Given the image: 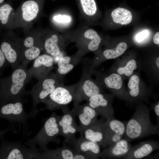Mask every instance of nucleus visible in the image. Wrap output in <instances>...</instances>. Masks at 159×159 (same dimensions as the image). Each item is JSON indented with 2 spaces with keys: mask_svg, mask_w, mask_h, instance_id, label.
Instances as JSON below:
<instances>
[{
  "mask_svg": "<svg viewBox=\"0 0 159 159\" xmlns=\"http://www.w3.org/2000/svg\"><path fill=\"white\" fill-rule=\"evenodd\" d=\"M126 43L120 42L114 49H106L103 52L102 55L107 59H112L117 58L122 55L127 48Z\"/></svg>",
  "mask_w": 159,
  "mask_h": 159,
  "instance_id": "nucleus-30",
  "label": "nucleus"
},
{
  "mask_svg": "<svg viewBox=\"0 0 159 159\" xmlns=\"http://www.w3.org/2000/svg\"><path fill=\"white\" fill-rule=\"evenodd\" d=\"M41 153L36 147L26 148L19 142L2 140L0 159H41Z\"/></svg>",
  "mask_w": 159,
  "mask_h": 159,
  "instance_id": "nucleus-9",
  "label": "nucleus"
},
{
  "mask_svg": "<svg viewBox=\"0 0 159 159\" xmlns=\"http://www.w3.org/2000/svg\"><path fill=\"white\" fill-rule=\"evenodd\" d=\"M131 147L129 141L125 139H122L101 152L99 157L104 159L123 158Z\"/></svg>",
  "mask_w": 159,
  "mask_h": 159,
  "instance_id": "nucleus-22",
  "label": "nucleus"
},
{
  "mask_svg": "<svg viewBox=\"0 0 159 159\" xmlns=\"http://www.w3.org/2000/svg\"><path fill=\"white\" fill-rule=\"evenodd\" d=\"M16 13L9 3L4 2L0 6V29L9 31L16 28Z\"/></svg>",
  "mask_w": 159,
  "mask_h": 159,
  "instance_id": "nucleus-23",
  "label": "nucleus"
},
{
  "mask_svg": "<svg viewBox=\"0 0 159 159\" xmlns=\"http://www.w3.org/2000/svg\"><path fill=\"white\" fill-rule=\"evenodd\" d=\"M46 0H28L22 2L16 11V28L22 29L25 33L42 15Z\"/></svg>",
  "mask_w": 159,
  "mask_h": 159,
  "instance_id": "nucleus-5",
  "label": "nucleus"
},
{
  "mask_svg": "<svg viewBox=\"0 0 159 159\" xmlns=\"http://www.w3.org/2000/svg\"><path fill=\"white\" fill-rule=\"evenodd\" d=\"M153 110L157 118V123H159V102H158L154 106Z\"/></svg>",
  "mask_w": 159,
  "mask_h": 159,
  "instance_id": "nucleus-36",
  "label": "nucleus"
},
{
  "mask_svg": "<svg viewBox=\"0 0 159 159\" xmlns=\"http://www.w3.org/2000/svg\"><path fill=\"white\" fill-rule=\"evenodd\" d=\"M105 123L107 127L109 130L122 137L124 136L126 123H125L113 118L107 119Z\"/></svg>",
  "mask_w": 159,
  "mask_h": 159,
  "instance_id": "nucleus-28",
  "label": "nucleus"
},
{
  "mask_svg": "<svg viewBox=\"0 0 159 159\" xmlns=\"http://www.w3.org/2000/svg\"><path fill=\"white\" fill-rule=\"evenodd\" d=\"M58 11L54 13L50 17L51 22L55 29L62 30L68 27L72 21V17L67 13Z\"/></svg>",
  "mask_w": 159,
  "mask_h": 159,
  "instance_id": "nucleus-26",
  "label": "nucleus"
},
{
  "mask_svg": "<svg viewBox=\"0 0 159 159\" xmlns=\"http://www.w3.org/2000/svg\"><path fill=\"white\" fill-rule=\"evenodd\" d=\"M61 83L56 73L50 72L47 76L38 80L27 93L32 100V106L28 113L30 118H34L39 112L37 107L40 102L43 103L48 96Z\"/></svg>",
  "mask_w": 159,
  "mask_h": 159,
  "instance_id": "nucleus-7",
  "label": "nucleus"
},
{
  "mask_svg": "<svg viewBox=\"0 0 159 159\" xmlns=\"http://www.w3.org/2000/svg\"><path fill=\"white\" fill-rule=\"evenodd\" d=\"M149 32L146 30H143L139 33L136 36V40L138 42H141L148 35Z\"/></svg>",
  "mask_w": 159,
  "mask_h": 159,
  "instance_id": "nucleus-34",
  "label": "nucleus"
},
{
  "mask_svg": "<svg viewBox=\"0 0 159 159\" xmlns=\"http://www.w3.org/2000/svg\"><path fill=\"white\" fill-rule=\"evenodd\" d=\"M150 110L139 105L130 119L126 123L125 138L129 142L151 135L159 134V124L154 125L150 116Z\"/></svg>",
  "mask_w": 159,
  "mask_h": 159,
  "instance_id": "nucleus-2",
  "label": "nucleus"
},
{
  "mask_svg": "<svg viewBox=\"0 0 159 159\" xmlns=\"http://www.w3.org/2000/svg\"><path fill=\"white\" fill-rule=\"evenodd\" d=\"M71 111L79 119V132L95 121L98 115L93 109L86 103L80 105L74 102L73 109Z\"/></svg>",
  "mask_w": 159,
  "mask_h": 159,
  "instance_id": "nucleus-19",
  "label": "nucleus"
},
{
  "mask_svg": "<svg viewBox=\"0 0 159 159\" xmlns=\"http://www.w3.org/2000/svg\"><path fill=\"white\" fill-rule=\"evenodd\" d=\"M4 0H0V6L5 2Z\"/></svg>",
  "mask_w": 159,
  "mask_h": 159,
  "instance_id": "nucleus-39",
  "label": "nucleus"
},
{
  "mask_svg": "<svg viewBox=\"0 0 159 159\" xmlns=\"http://www.w3.org/2000/svg\"><path fill=\"white\" fill-rule=\"evenodd\" d=\"M102 81L105 86L110 89L119 90L122 85V78L119 74L117 73H112L105 77Z\"/></svg>",
  "mask_w": 159,
  "mask_h": 159,
  "instance_id": "nucleus-29",
  "label": "nucleus"
},
{
  "mask_svg": "<svg viewBox=\"0 0 159 159\" xmlns=\"http://www.w3.org/2000/svg\"><path fill=\"white\" fill-rule=\"evenodd\" d=\"M14 127L15 126L14 125H11L6 128L0 130V138L3 137L6 133L9 131L13 130Z\"/></svg>",
  "mask_w": 159,
  "mask_h": 159,
  "instance_id": "nucleus-35",
  "label": "nucleus"
},
{
  "mask_svg": "<svg viewBox=\"0 0 159 159\" xmlns=\"http://www.w3.org/2000/svg\"><path fill=\"white\" fill-rule=\"evenodd\" d=\"M24 102H12L1 105L0 107V118L8 120L11 125H22L24 133L27 132L29 126L27 120L29 116L25 111Z\"/></svg>",
  "mask_w": 159,
  "mask_h": 159,
  "instance_id": "nucleus-11",
  "label": "nucleus"
},
{
  "mask_svg": "<svg viewBox=\"0 0 159 159\" xmlns=\"http://www.w3.org/2000/svg\"><path fill=\"white\" fill-rule=\"evenodd\" d=\"M139 78L136 75H132L129 81L128 86L130 90L129 94L131 97L133 98H136L139 96Z\"/></svg>",
  "mask_w": 159,
  "mask_h": 159,
  "instance_id": "nucleus-31",
  "label": "nucleus"
},
{
  "mask_svg": "<svg viewBox=\"0 0 159 159\" xmlns=\"http://www.w3.org/2000/svg\"><path fill=\"white\" fill-rule=\"evenodd\" d=\"M63 115H58V123L60 127V135L64 138V140H69L75 138V135L80 131L79 125H77L75 116L68 107L62 110Z\"/></svg>",
  "mask_w": 159,
  "mask_h": 159,
  "instance_id": "nucleus-15",
  "label": "nucleus"
},
{
  "mask_svg": "<svg viewBox=\"0 0 159 159\" xmlns=\"http://www.w3.org/2000/svg\"><path fill=\"white\" fill-rule=\"evenodd\" d=\"M73 100L71 91L67 86L62 84L57 87L43 103L45 104L46 108L50 110H62L67 107Z\"/></svg>",
  "mask_w": 159,
  "mask_h": 159,
  "instance_id": "nucleus-13",
  "label": "nucleus"
},
{
  "mask_svg": "<svg viewBox=\"0 0 159 159\" xmlns=\"http://www.w3.org/2000/svg\"><path fill=\"white\" fill-rule=\"evenodd\" d=\"M7 63H8V62L0 47V75Z\"/></svg>",
  "mask_w": 159,
  "mask_h": 159,
  "instance_id": "nucleus-33",
  "label": "nucleus"
},
{
  "mask_svg": "<svg viewBox=\"0 0 159 159\" xmlns=\"http://www.w3.org/2000/svg\"><path fill=\"white\" fill-rule=\"evenodd\" d=\"M22 39L12 31H8L0 44V47L11 67L14 68L21 62Z\"/></svg>",
  "mask_w": 159,
  "mask_h": 159,
  "instance_id": "nucleus-10",
  "label": "nucleus"
},
{
  "mask_svg": "<svg viewBox=\"0 0 159 159\" xmlns=\"http://www.w3.org/2000/svg\"><path fill=\"white\" fill-rule=\"evenodd\" d=\"M64 146L55 149L48 148L41 153V159H74L78 152L64 143Z\"/></svg>",
  "mask_w": 159,
  "mask_h": 159,
  "instance_id": "nucleus-24",
  "label": "nucleus"
},
{
  "mask_svg": "<svg viewBox=\"0 0 159 159\" xmlns=\"http://www.w3.org/2000/svg\"><path fill=\"white\" fill-rule=\"evenodd\" d=\"M54 63L53 57L44 53L40 55L34 60L32 65L28 71L32 77L39 80L47 76L51 72Z\"/></svg>",
  "mask_w": 159,
  "mask_h": 159,
  "instance_id": "nucleus-18",
  "label": "nucleus"
},
{
  "mask_svg": "<svg viewBox=\"0 0 159 159\" xmlns=\"http://www.w3.org/2000/svg\"><path fill=\"white\" fill-rule=\"evenodd\" d=\"M137 68L136 62L134 59H131L128 62L125 66L118 68L117 72L119 74H124L129 76L133 73L134 70Z\"/></svg>",
  "mask_w": 159,
  "mask_h": 159,
  "instance_id": "nucleus-32",
  "label": "nucleus"
},
{
  "mask_svg": "<svg viewBox=\"0 0 159 159\" xmlns=\"http://www.w3.org/2000/svg\"><path fill=\"white\" fill-rule=\"evenodd\" d=\"M111 16L115 23L121 25L129 24L132 18L130 11L122 7H118L113 10L111 13Z\"/></svg>",
  "mask_w": 159,
  "mask_h": 159,
  "instance_id": "nucleus-27",
  "label": "nucleus"
},
{
  "mask_svg": "<svg viewBox=\"0 0 159 159\" xmlns=\"http://www.w3.org/2000/svg\"><path fill=\"white\" fill-rule=\"evenodd\" d=\"M79 29L69 31L42 30L43 51L52 57L59 55L69 44L75 42Z\"/></svg>",
  "mask_w": 159,
  "mask_h": 159,
  "instance_id": "nucleus-3",
  "label": "nucleus"
},
{
  "mask_svg": "<svg viewBox=\"0 0 159 159\" xmlns=\"http://www.w3.org/2000/svg\"><path fill=\"white\" fill-rule=\"evenodd\" d=\"M159 148L158 141L148 140L143 142L131 147L128 153L123 159H139L146 157L153 151Z\"/></svg>",
  "mask_w": 159,
  "mask_h": 159,
  "instance_id": "nucleus-21",
  "label": "nucleus"
},
{
  "mask_svg": "<svg viewBox=\"0 0 159 159\" xmlns=\"http://www.w3.org/2000/svg\"><path fill=\"white\" fill-rule=\"evenodd\" d=\"M153 41L155 44H159V32H157L154 35L153 38Z\"/></svg>",
  "mask_w": 159,
  "mask_h": 159,
  "instance_id": "nucleus-37",
  "label": "nucleus"
},
{
  "mask_svg": "<svg viewBox=\"0 0 159 159\" xmlns=\"http://www.w3.org/2000/svg\"><path fill=\"white\" fill-rule=\"evenodd\" d=\"M156 64L158 67L159 68V57H158L156 59Z\"/></svg>",
  "mask_w": 159,
  "mask_h": 159,
  "instance_id": "nucleus-38",
  "label": "nucleus"
},
{
  "mask_svg": "<svg viewBox=\"0 0 159 159\" xmlns=\"http://www.w3.org/2000/svg\"><path fill=\"white\" fill-rule=\"evenodd\" d=\"M101 42V38L96 31L85 27L80 29L75 42L78 50L85 54L97 51Z\"/></svg>",
  "mask_w": 159,
  "mask_h": 159,
  "instance_id": "nucleus-12",
  "label": "nucleus"
},
{
  "mask_svg": "<svg viewBox=\"0 0 159 159\" xmlns=\"http://www.w3.org/2000/svg\"><path fill=\"white\" fill-rule=\"evenodd\" d=\"M82 17L87 24L88 20L94 16L97 11L95 0H76Z\"/></svg>",
  "mask_w": 159,
  "mask_h": 159,
  "instance_id": "nucleus-25",
  "label": "nucleus"
},
{
  "mask_svg": "<svg viewBox=\"0 0 159 159\" xmlns=\"http://www.w3.org/2000/svg\"><path fill=\"white\" fill-rule=\"evenodd\" d=\"M58 115L54 112L45 120L39 132L33 138L27 139L24 144L30 147H36L38 145L44 151L47 148V145L50 142L58 144L60 140L57 137L60 135L61 131L58 123Z\"/></svg>",
  "mask_w": 159,
  "mask_h": 159,
  "instance_id": "nucleus-6",
  "label": "nucleus"
},
{
  "mask_svg": "<svg viewBox=\"0 0 159 159\" xmlns=\"http://www.w3.org/2000/svg\"><path fill=\"white\" fill-rule=\"evenodd\" d=\"M80 133V137L78 139L64 140V143L72 146L78 153L88 155L90 159L99 158L101 152L100 145L86 139L82 133Z\"/></svg>",
  "mask_w": 159,
  "mask_h": 159,
  "instance_id": "nucleus-16",
  "label": "nucleus"
},
{
  "mask_svg": "<svg viewBox=\"0 0 159 159\" xmlns=\"http://www.w3.org/2000/svg\"><path fill=\"white\" fill-rule=\"evenodd\" d=\"M8 77L0 79V104L3 105L12 102L23 101L27 93L26 84L32 76L26 67L19 64L13 68Z\"/></svg>",
  "mask_w": 159,
  "mask_h": 159,
  "instance_id": "nucleus-1",
  "label": "nucleus"
},
{
  "mask_svg": "<svg viewBox=\"0 0 159 159\" xmlns=\"http://www.w3.org/2000/svg\"><path fill=\"white\" fill-rule=\"evenodd\" d=\"M42 31L37 29L31 30L22 39V65L26 67L29 62L34 60L43 51Z\"/></svg>",
  "mask_w": 159,
  "mask_h": 159,
  "instance_id": "nucleus-8",
  "label": "nucleus"
},
{
  "mask_svg": "<svg viewBox=\"0 0 159 159\" xmlns=\"http://www.w3.org/2000/svg\"><path fill=\"white\" fill-rule=\"evenodd\" d=\"M86 103L104 118H114V110L111 105L110 97L101 93L93 96Z\"/></svg>",
  "mask_w": 159,
  "mask_h": 159,
  "instance_id": "nucleus-17",
  "label": "nucleus"
},
{
  "mask_svg": "<svg viewBox=\"0 0 159 159\" xmlns=\"http://www.w3.org/2000/svg\"><path fill=\"white\" fill-rule=\"evenodd\" d=\"M80 133L86 139L96 143L105 148L110 145L109 132L105 122L97 119Z\"/></svg>",
  "mask_w": 159,
  "mask_h": 159,
  "instance_id": "nucleus-14",
  "label": "nucleus"
},
{
  "mask_svg": "<svg viewBox=\"0 0 159 159\" xmlns=\"http://www.w3.org/2000/svg\"><path fill=\"white\" fill-rule=\"evenodd\" d=\"M85 54L78 50L73 55L63 56L60 58L57 62L56 74L61 83L63 84L65 75L79 63Z\"/></svg>",
  "mask_w": 159,
  "mask_h": 159,
  "instance_id": "nucleus-20",
  "label": "nucleus"
},
{
  "mask_svg": "<svg viewBox=\"0 0 159 159\" xmlns=\"http://www.w3.org/2000/svg\"><path fill=\"white\" fill-rule=\"evenodd\" d=\"M91 63L87 59H84L82 73L79 81L67 86L73 95L74 102L79 103L101 93L100 86L91 78L93 70Z\"/></svg>",
  "mask_w": 159,
  "mask_h": 159,
  "instance_id": "nucleus-4",
  "label": "nucleus"
}]
</instances>
